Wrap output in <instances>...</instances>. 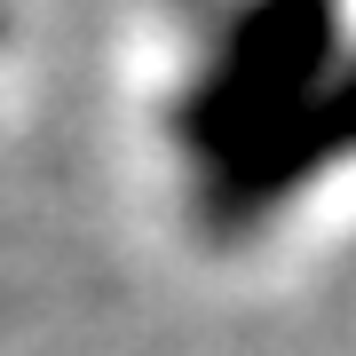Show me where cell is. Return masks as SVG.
I'll list each match as a JSON object with an SVG mask.
<instances>
[{"instance_id":"obj_1","label":"cell","mask_w":356,"mask_h":356,"mask_svg":"<svg viewBox=\"0 0 356 356\" xmlns=\"http://www.w3.org/2000/svg\"><path fill=\"white\" fill-rule=\"evenodd\" d=\"M332 56H341V0H254L206 88L182 103V143L206 159H238L332 72Z\"/></svg>"},{"instance_id":"obj_2","label":"cell","mask_w":356,"mask_h":356,"mask_svg":"<svg viewBox=\"0 0 356 356\" xmlns=\"http://www.w3.org/2000/svg\"><path fill=\"white\" fill-rule=\"evenodd\" d=\"M341 159H356V56L332 64L293 111H277L238 159H222L214 198H206V222L238 229V222L269 214L277 198H293L309 175H325V166H341Z\"/></svg>"}]
</instances>
